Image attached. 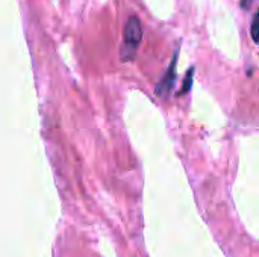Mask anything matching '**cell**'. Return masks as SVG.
I'll list each match as a JSON object with an SVG mask.
<instances>
[{"label":"cell","instance_id":"cell-1","mask_svg":"<svg viewBox=\"0 0 259 257\" xmlns=\"http://www.w3.org/2000/svg\"><path fill=\"white\" fill-rule=\"evenodd\" d=\"M143 38V27L141 23L137 17H131L129 21L124 26V32H123V44H121V50H120V56L121 61L127 62L132 61L138 45L141 42Z\"/></svg>","mask_w":259,"mask_h":257},{"label":"cell","instance_id":"cell-2","mask_svg":"<svg viewBox=\"0 0 259 257\" xmlns=\"http://www.w3.org/2000/svg\"><path fill=\"white\" fill-rule=\"evenodd\" d=\"M176 62H178V50H176L175 55H173V59H171V62H170V67H168L167 73L162 76L161 82H159L158 86H156V94H158V95L165 97V95L171 91V88H173V85H175V80H176Z\"/></svg>","mask_w":259,"mask_h":257},{"label":"cell","instance_id":"cell-3","mask_svg":"<svg viewBox=\"0 0 259 257\" xmlns=\"http://www.w3.org/2000/svg\"><path fill=\"white\" fill-rule=\"evenodd\" d=\"M193 73H194V68H191L190 71H188V74H187V77H185V82H184V88H182V94L184 92H187V91H190V88H191V83H193Z\"/></svg>","mask_w":259,"mask_h":257},{"label":"cell","instance_id":"cell-4","mask_svg":"<svg viewBox=\"0 0 259 257\" xmlns=\"http://www.w3.org/2000/svg\"><path fill=\"white\" fill-rule=\"evenodd\" d=\"M252 38L255 42H258V14H255L252 20Z\"/></svg>","mask_w":259,"mask_h":257},{"label":"cell","instance_id":"cell-5","mask_svg":"<svg viewBox=\"0 0 259 257\" xmlns=\"http://www.w3.org/2000/svg\"><path fill=\"white\" fill-rule=\"evenodd\" d=\"M252 3H253V0H241V8L243 9H249L252 6Z\"/></svg>","mask_w":259,"mask_h":257}]
</instances>
